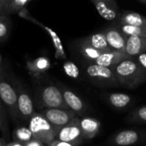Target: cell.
Returning <instances> with one entry per match:
<instances>
[{
	"instance_id": "f1b7e54d",
	"label": "cell",
	"mask_w": 146,
	"mask_h": 146,
	"mask_svg": "<svg viewBox=\"0 0 146 146\" xmlns=\"http://www.w3.org/2000/svg\"><path fill=\"white\" fill-rule=\"evenodd\" d=\"M139 65L145 70L146 72V52L139 55L138 56H136V60H135Z\"/></svg>"
},
{
	"instance_id": "52a82bcc",
	"label": "cell",
	"mask_w": 146,
	"mask_h": 146,
	"mask_svg": "<svg viewBox=\"0 0 146 146\" xmlns=\"http://www.w3.org/2000/svg\"><path fill=\"white\" fill-rule=\"evenodd\" d=\"M56 139L74 146L80 145L84 140V137L80 127V119L76 117L68 125L60 128Z\"/></svg>"
},
{
	"instance_id": "1f68e13d",
	"label": "cell",
	"mask_w": 146,
	"mask_h": 146,
	"mask_svg": "<svg viewBox=\"0 0 146 146\" xmlns=\"http://www.w3.org/2000/svg\"><path fill=\"white\" fill-rule=\"evenodd\" d=\"M0 15H7L5 10V0H0Z\"/></svg>"
},
{
	"instance_id": "6da1fadb",
	"label": "cell",
	"mask_w": 146,
	"mask_h": 146,
	"mask_svg": "<svg viewBox=\"0 0 146 146\" xmlns=\"http://www.w3.org/2000/svg\"><path fill=\"white\" fill-rule=\"evenodd\" d=\"M119 84L127 88H135L146 80V72L133 58H127L112 68Z\"/></svg>"
},
{
	"instance_id": "7c38bea8",
	"label": "cell",
	"mask_w": 146,
	"mask_h": 146,
	"mask_svg": "<svg viewBox=\"0 0 146 146\" xmlns=\"http://www.w3.org/2000/svg\"><path fill=\"white\" fill-rule=\"evenodd\" d=\"M146 52V38L128 36L127 37L125 53L129 58L136 57Z\"/></svg>"
},
{
	"instance_id": "8fae6325",
	"label": "cell",
	"mask_w": 146,
	"mask_h": 146,
	"mask_svg": "<svg viewBox=\"0 0 146 146\" xmlns=\"http://www.w3.org/2000/svg\"><path fill=\"white\" fill-rule=\"evenodd\" d=\"M111 50L125 53L127 37L118 27H110L104 31Z\"/></svg>"
},
{
	"instance_id": "d6a6232c",
	"label": "cell",
	"mask_w": 146,
	"mask_h": 146,
	"mask_svg": "<svg viewBox=\"0 0 146 146\" xmlns=\"http://www.w3.org/2000/svg\"><path fill=\"white\" fill-rule=\"evenodd\" d=\"M5 69L4 66H3V58H2V56L0 54V74Z\"/></svg>"
},
{
	"instance_id": "484cf974",
	"label": "cell",
	"mask_w": 146,
	"mask_h": 146,
	"mask_svg": "<svg viewBox=\"0 0 146 146\" xmlns=\"http://www.w3.org/2000/svg\"><path fill=\"white\" fill-rule=\"evenodd\" d=\"M121 32L126 36H135L146 38V27H132V26H120L118 27Z\"/></svg>"
},
{
	"instance_id": "ba28073f",
	"label": "cell",
	"mask_w": 146,
	"mask_h": 146,
	"mask_svg": "<svg viewBox=\"0 0 146 146\" xmlns=\"http://www.w3.org/2000/svg\"><path fill=\"white\" fill-rule=\"evenodd\" d=\"M19 15L24 19H26L27 21H29L38 26H39L43 30H44L48 34L49 36L50 37L51 40H52V44L54 45V48H55V52H56V57L58 58V59H65L66 58V53H65V50H64V48H63V45H62V40L61 38H59V36L56 34V32H54V30H52L50 27H46L44 26L43 23L39 22L38 20H36L35 18H33L27 9H24L23 11H21Z\"/></svg>"
},
{
	"instance_id": "f546056e",
	"label": "cell",
	"mask_w": 146,
	"mask_h": 146,
	"mask_svg": "<svg viewBox=\"0 0 146 146\" xmlns=\"http://www.w3.org/2000/svg\"><path fill=\"white\" fill-rule=\"evenodd\" d=\"M25 146H44V144L42 143L41 141L33 139L32 140H30L28 143H27L26 145H24Z\"/></svg>"
},
{
	"instance_id": "277c9868",
	"label": "cell",
	"mask_w": 146,
	"mask_h": 146,
	"mask_svg": "<svg viewBox=\"0 0 146 146\" xmlns=\"http://www.w3.org/2000/svg\"><path fill=\"white\" fill-rule=\"evenodd\" d=\"M37 102L42 110L54 108L69 110L65 104L61 90L53 85H48L39 89L37 94Z\"/></svg>"
},
{
	"instance_id": "5b68a950",
	"label": "cell",
	"mask_w": 146,
	"mask_h": 146,
	"mask_svg": "<svg viewBox=\"0 0 146 146\" xmlns=\"http://www.w3.org/2000/svg\"><path fill=\"white\" fill-rule=\"evenodd\" d=\"M39 114L58 129L68 125L74 118H76V114L72 110L60 108L43 109Z\"/></svg>"
},
{
	"instance_id": "2e32d148",
	"label": "cell",
	"mask_w": 146,
	"mask_h": 146,
	"mask_svg": "<svg viewBox=\"0 0 146 146\" xmlns=\"http://www.w3.org/2000/svg\"><path fill=\"white\" fill-rule=\"evenodd\" d=\"M82 42L87 44L88 45H90L92 48L99 50L102 53L111 51L104 32L93 33V34L83 38Z\"/></svg>"
},
{
	"instance_id": "9a60e30c",
	"label": "cell",
	"mask_w": 146,
	"mask_h": 146,
	"mask_svg": "<svg viewBox=\"0 0 146 146\" xmlns=\"http://www.w3.org/2000/svg\"><path fill=\"white\" fill-rule=\"evenodd\" d=\"M60 90L62 93L65 104L70 110L78 115L85 111V104L78 95L67 88H62Z\"/></svg>"
},
{
	"instance_id": "ac0fdd59",
	"label": "cell",
	"mask_w": 146,
	"mask_h": 146,
	"mask_svg": "<svg viewBox=\"0 0 146 146\" xmlns=\"http://www.w3.org/2000/svg\"><path fill=\"white\" fill-rule=\"evenodd\" d=\"M27 69L33 75L38 76L50 68V62L47 57L40 56L26 62Z\"/></svg>"
},
{
	"instance_id": "9c48e42d",
	"label": "cell",
	"mask_w": 146,
	"mask_h": 146,
	"mask_svg": "<svg viewBox=\"0 0 146 146\" xmlns=\"http://www.w3.org/2000/svg\"><path fill=\"white\" fill-rule=\"evenodd\" d=\"M86 74L90 79L93 80L94 81H98V83L105 85H115L118 83L113 69L110 68L92 63L86 67Z\"/></svg>"
},
{
	"instance_id": "d590c367",
	"label": "cell",
	"mask_w": 146,
	"mask_h": 146,
	"mask_svg": "<svg viewBox=\"0 0 146 146\" xmlns=\"http://www.w3.org/2000/svg\"><path fill=\"white\" fill-rule=\"evenodd\" d=\"M139 2L141 3H143V4H145V5H146V0H139Z\"/></svg>"
},
{
	"instance_id": "7a4b0ae2",
	"label": "cell",
	"mask_w": 146,
	"mask_h": 146,
	"mask_svg": "<svg viewBox=\"0 0 146 146\" xmlns=\"http://www.w3.org/2000/svg\"><path fill=\"white\" fill-rule=\"evenodd\" d=\"M17 81L14 80L4 69L0 74V98L3 103L8 115L15 123L19 122L17 110Z\"/></svg>"
},
{
	"instance_id": "cb8c5ba5",
	"label": "cell",
	"mask_w": 146,
	"mask_h": 146,
	"mask_svg": "<svg viewBox=\"0 0 146 146\" xmlns=\"http://www.w3.org/2000/svg\"><path fill=\"white\" fill-rule=\"evenodd\" d=\"M12 30V21L9 16L0 15V43L8 39Z\"/></svg>"
},
{
	"instance_id": "4316f807",
	"label": "cell",
	"mask_w": 146,
	"mask_h": 146,
	"mask_svg": "<svg viewBox=\"0 0 146 146\" xmlns=\"http://www.w3.org/2000/svg\"><path fill=\"white\" fill-rule=\"evenodd\" d=\"M128 121L137 123H146V106L136 109L128 117Z\"/></svg>"
},
{
	"instance_id": "4dcf8cb0",
	"label": "cell",
	"mask_w": 146,
	"mask_h": 146,
	"mask_svg": "<svg viewBox=\"0 0 146 146\" xmlns=\"http://www.w3.org/2000/svg\"><path fill=\"white\" fill-rule=\"evenodd\" d=\"M48 146H74L71 144H68V143H66V142H62V141H60V140H54L52 143H50Z\"/></svg>"
},
{
	"instance_id": "d4e9b609",
	"label": "cell",
	"mask_w": 146,
	"mask_h": 146,
	"mask_svg": "<svg viewBox=\"0 0 146 146\" xmlns=\"http://www.w3.org/2000/svg\"><path fill=\"white\" fill-rule=\"evenodd\" d=\"M80 52L82 54V56L87 59L89 62H92V63H94L96 62V60L101 56L102 52H100L99 50L92 48V46L88 45L87 44L84 43V42H80Z\"/></svg>"
},
{
	"instance_id": "83f0119b",
	"label": "cell",
	"mask_w": 146,
	"mask_h": 146,
	"mask_svg": "<svg viewBox=\"0 0 146 146\" xmlns=\"http://www.w3.org/2000/svg\"><path fill=\"white\" fill-rule=\"evenodd\" d=\"M63 69L65 73L72 78H78L80 74V71L78 67L72 62H67L63 65Z\"/></svg>"
},
{
	"instance_id": "3957f363",
	"label": "cell",
	"mask_w": 146,
	"mask_h": 146,
	"mask_svg": "<svg viewBox=\"0 0 146 146\" xmlns=\"http://www.w3.org/2000/svg\"><path fill=\"white\" fill-rule=\"evenodd\" d=\"M28 128L33 139H38L44 145H50L56 139L59 129L50 123L42 115L35 113L29 121Z\"/></svg>"
},
{
	"instance_id": "e575fe53",
	"label": "cell",
	"mask_w": 146,
	"mask_h": 146,
	"mask_svg": "<svg viewBox=\"0 0 146 146\" xmlns=\"http://www.w3.org/2000/svg\"><path fill=\"white\" fill-rule=\"evenodd\" d=\"M8 144H9V143H7L3 138L0 137V146H7L8 145Z\"/></svg>"
},
{
	"instance_id": "836d02e7",
	"label": "cell",
	"mask_w": 146,
	"mask_h": 146,
	"mask_svg": "<svg viewBox=\"0 0 146 146\" xmlns=\"http://www.w3.org/2000/svg\"><path fill=\"white\" fill-rule=\"evenodd\" d=\"M7 146H25L24 145H21L20 143H17V142H11V143H9Z\"/></svg>"
},
{
	"instance_id": "5bb4252c",
	"label": "cell",
	"mask_w": 146,
	"mask_h": 146,
	"mask_svg": "<svg viewBox=\"0 0 146 146\" xmlns=\"http://www.w3.org/2000/svg\"><path fill=\"white\" fill-rule=\"evenodd\" d=\"M80 127L84 139H92L99 133L101 122L92 117H84L80 119Z\"/></svg>"
},
{
	"instance_id": "603a6c76",
	"label": "cell",
	"mask_w": 146,
	"mask_h": 146,
	"mask_svg": "<svg viewBox=\"0 0 146 146\" xmlns=\"http://www.w3.org/2000/svg\"><path fill=\"white\" fill-rule=\"evenodd\" d=\"M12 138L14 139V142H17L21 145H26L33 139V136L28 127H19L13 131Z\"/></svg>"
},
{
	"instance_id": "30bf717a",
	"label": "cell",
	"mask_w": 146,
	"mask_h": 146,
	"mask_svg": "<svg viewBox=\"0 0 146 146\" xmlns=\"http://www.w3.org/2000/svg\"><path fill=\"white\" fill-rule=\"evenodd\" d=\"M98 14L106 21H114L119 15V7L114 0H92Z\"/></svg>"
},
{
	"instance_id": "7402d4cb",
	"label": "cell",
	"mask_w": 146,
	"mask_h": 146,
	"mask_svg": "<svg viewBox=\"0 0 146 146\" xmlns=\"http://www.w3.org/2000/svg\"><path fill=\"white\" fill-rule=\"evenodd\" d=\"M0 132L3 135V139L7 142L9 140V115L7 110L0 98Z\"/></svg>"
},
{
	"instance_id": "ffe728a7",
	"label": "cell",
	"mask_w": 146,
	"mask_h": 146,
	"mask_svg": "<svg viewBox=\"0 0 146 146\" xmlns=\"http://www.w3.org/2000/svg\"><path fill=\"white\" fill-rule=\"evenodd\" d=\"M32 2V0H5V10L6 15L20 14L21 11L27 9V6Z\"/></svg>"
},
{
	"instance_id": "8992f818",
	"label": "cell",
	"mask_w": 146,
	"mask_h": 146,
	"mask_svg": "<svg viewBox=\"0 0 146 146\" xmlns=\"http://www.w3.org/2000/svg\"><path fill=\"white\" fill-rule=\"evenodd\" d=\"M17 110L19 120L30 121L32 116L36 113L33 99L28 91L20 83V81H17Z\"/></svg>"
},
{
	"instance_id": "4fadbf2b",
	"label": "cell",
	"mask_w": 146,
	"mask_h": 146,
	"mask_svg": "<svg viewBox=\"0 0 146 146\" xmlns=\"http://www.w3.org/2000/svg\"><path fill=\"white\" fill-rule=\"evenodd\" d=\"M127 58H129V57L126 55V53L111 50L110 52L102 53L101 56L96 60V62L94 63L97 65L102 66V67L112 68L114 66H115L116 64L120 63L121 62H122Z\"/></svg>"
},
{
	"instance_id": "e0dca14e",
	"label": "cell",
	"mask_w": 146,
	"mask_h": 146,
	"mask_svg": "<svg viewBox=\"0 0 146 146\" xmlns=\"http://www.w3.org/2000/svg\"><path fill=\"white\" fill-rule=\"evenodd\" d=\"M120 26L146 27V17L134 11L123 12L119 20Z\"/></svg>"
},
{
	"instance_id": "44dd1931",
	"label": "cell",
	"mask_w": 146,
	"mask_h": 146,
	"mask_svg": "<svg viewBox=\"0 0 146 146\" xmlns=\"http://www.w3.org/2000/svg\"><path fill=\"white\" fill-rule=\"evenodd\" d=\"M108 101L109 103L116 109H123L127 107L131 102L132 98L129 95L125 93H110L108 95Z\"/></svg>"
},
{
	"instance_id": "d6986e66",
	"label": "cell",
	"mask_w": 146,
	"mask_h": 146,
	"mask_svg": "<svg viewBox=\"0 0 146 146\" xmlns=\"http://www.w3.org/2000/svg\"><path fill=\"white\" fill-rule=\"evenodd\" d=\"M139 139V134L134 130H124L114 137V143L118 146H128L136 144Z\"/></svg>"
}]
</instances>
